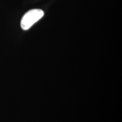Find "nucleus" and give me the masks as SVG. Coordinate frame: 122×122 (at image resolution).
I'll list each match as a JSON object with an SVG mask.
<instances>
[{"label":"nucleus","mask_w":122,"mask_h":122,"mask_svg":"<svg viewBox=\"0 0 122 122\" xmlns=\"http://www.w3.org/2000/svg\"><path fill=\"white\" fill-rule=\"evenodd\" d=\"M44 15V11L41 9H32L30 10L23 16L20 23L21 27L23 30H28Z\"/></svg>","instance_id":"1"}]
</instances>
